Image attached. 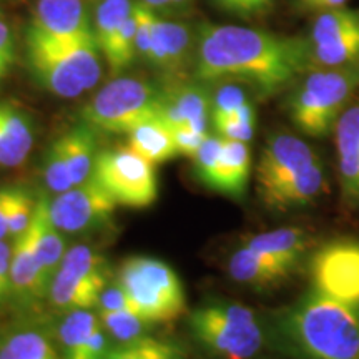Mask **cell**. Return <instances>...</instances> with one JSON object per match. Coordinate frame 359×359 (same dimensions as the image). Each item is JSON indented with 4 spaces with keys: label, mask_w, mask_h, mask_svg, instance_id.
Listing matches in <instances>:
<instances>
[{
    "label": "cell",
    "mask_w": 359,
    "mask_h": 359,
    "mask_svg": "<svg viewBox=\"0 0 359 359\" xmlns=\"http://www.w3.org/2000/svg\"><path fill=\"white\" fill-rule=\"evenodd\" d=\"M313 67L308 40L238 25H203L196 77L203 82L238 80L273 95Z\"/></svg>",
    "instance_id": "1"
},
{
    "label": "cell",
    "mask_w": 359,
    "mask_h": 359,
    "mask_svg": "<svg viewBox=\"0 0 359 359\" xmlns=\"http://www.w3.org/2000/svg\"><path fill=\"white\" fill-rule=\"evenodd\" d=\"M298 359H359V308L309 291L278 323Z\"/></svg>",
    "instance_id": "2"
},
{
    "label": "cell",
    "mask_w": 359,
    "mask_h": 359,
    "mask_svg": "<svg viewBox=\"0 0 359 359\" xmlns=\"http://www.w3.org/2000/svg\"><path fill=\"white\" fill-rule=\"evenodd\" d=\"M358 87L359 64L308 74L290 98V115L294 127L311 138H325L334 132Z\"/></svg>",
    "instance_id": "3"
},
{
    "label": "cell",
    "mask_w": 359,
    "mask_h": 359,
    "mask_svg": "<svg viewBox=\"0 0 359 359\" xmlns=\"http://www.w3.org/2000/svg\"><path fill=\"white\" fill-rule=\"evenodd\" d=\"M188 325L201 346L218 359H253L264 343L257 314L240 303H206L190 314Z\"/></svg>",
    "instance_id": "4"
},
{
    "label": "cell",
    "mask_w": 359,
    "mask_h": 359,
    "mask_svg": "<svg viewBox=\"0 0 359 359\" xmlns=\"http://www.w3.org/2000/svg\"><path fill=\"white\" fill-rule=\"evenodd\" d=\"M118 283L151 325L178 320L187 309V296L175 269L161 259L133 257L118 269Z\"/></svg>",
    "instance_id": "5"
},
{
    "label": "cell",
    "mask_w": 359,
    "mask_h": 359,
    "mask_svg": "<svg viewBox=\"0 0 359 359\" xmlns=\"http://www.w3.org/2000/svg\"><path fill=\"white\" fill-rule=\"evenodd\" d=\"M163 93L138 79H116L105 85L82 110L83 123L107 133H130L158 118Z\"/></svg>",
    "instance_id": "6"
},
{
    "label": "cell",
    "mask_w": 359,
    "mask_h": 359,
    "mask_svg": "<svg viewBox=\"0 0 359 359\" xmlns=\"http://www.w3.org/2000/svg\"><path fill=\"white\" fill-rule=\"evenodd\" d=\"M92 177L110 193L116 205L143 210L158 200L155 165L128 148L98 151Z\"/></svg>",
    "instance_id": "7"
},
{
    "label": "cell",
    "mask_w": 359,
    "mask_h": 359,
    "mask_svg": "<svg viewBox=\"0 0 359 359\" xmlns=\"http://www.w3.org/2000/svg\"><path fill=\"white\" fill-rule=\"evenodd\" d=\"M109 286L107 259L90 246L70 248L62 258L50 286V299L57 308L77 311L98 306Z\"/></svg>",
    "instance_id": "8"
},
{
    "label": "cell",
    "mask_w": 359,
    "mask_h": 359,
    "mask_svg": "<svg viewBox=\"0 0 359 359\" xmlns=\"http://www.w3.org/2000/svg\"><path fill=\"white\" fill-rule=\"evenodd\" d=\"M313 291L359 308V241L333 240L321 245L309 259Z\"/></svg>",
    "instance_id": "9"
},
{
    "label": "cell",
    "mask_w": 359,
    "mask_h": 359,
    "mask_svg": "<svg viewBox=\"0 0 359 359\" xmlns=\"http://www.w3.org/2000/svg\"><path fill=\"white\" fill-rule=\"evenodd\" d=\"M313 65L341 69L359 64V12L348 7L323 11L309 32Z\"/></svg>",
    "instance_id": "10"
},
{
    "label": "cell",
    "mask_w": 359,
    "mask_h": 359,
    "mask_svg": "<svg viewBox=\"0 0 359 359\" xmlns=\"http://www.w3.org/2000/svg\"><path fill=\"white\" fill-rule=\"evenodd\" d=\"M116 206L110 193L90 175L80 185L58 193L50 203V217L58 230L83 233L109 224Z\"/></svg>",
    "instance_id": "11"
},
{
    "label": "cell",
    "mask_w": 359,
    "mask_h": 359,
    "mask_svg": "<svg viewBox=\"0 0 359 359\" xmlns=\"http://www.w3.org/2000/svg\"><path fill=\"white\" fill-rule=\"evenodd\" d=\"M27 37L70 45L95 37L82 0H40Z\"/></svg>",
    "instance_id": "12"
},
{
    "label": "cell",
    "mask_w": 359,
    "mask_h": 359,
    "mask_svg": "<svg viewBox=\"0 0 359 359\" xmlns=\"http://www.w3.org/2000/svg\"><path fill=\"white\" fill-rule=\"evenodd\" d=\"M316 160L318 155L302 138L290 133L273 135L258 161V195L288 182Z\"/></svg>",
    "instance_id": "13"
},
{
    "label": "cell",
    "mask_w": 359,
    "mask_h": 359,
    "mask_svg": "<svg viewBox=\"0 0 359 359\" xmlns=\"http://www.w3.org/2000/svg\"><path fill=\"white\" fill-rule=\"evenodd\" d=\"M27 53L34 75L53 95L75 98L85 90L77 70L60 47L27 37Z\"/></svg>",
    "instance_id": "14"
},
{
    "label": "cell",
    "mask_w": 359,
    "mask_h": 359,
    "mask_svg": "<svg viewBox=\"0 0 359 359\" xmlns=\"http://www.w3.org/2000/svg\"><path fill=\"white\" fill-rule=\"evenodd\" d=\"M338 175L343 198L359 205V102L348 105L334 127Z\"/></svg>",
    "instance_id": "15"
},
{
    "label": "cell",
    "mask_w": 359,
    "mask_h": 359,
    "mask_svg": "<svg viewBox=\"0 0 359 359\" xmlns=\"http://www.w3.org/2000/svg\"><path fill=\"white\" fill-rule=\"evenodd\" d=\"M326 190V173L321 160H316L293 177L271 190L259 195L263 205L276 212L302 208L318 200Z\"/></svg>",
    "instance_id": "16"
},
{
    "label": "cell",
    "mask_w": 359,
    "mask_h": 359,
    "mask_svg": "<svg viewBox=\"0 0 359 359\" xmlns=\"http://www.w3.org/2000/svg\"><path fill=\"white\" fill-rule=\"evenodd\" d=\"M294 269L243 245L231 255L228 273L233 280L253 290L275 288L293 275Z\"/></svg>",
    "instance_id": "17"
},
{
    "label": "cell",
    "mask_w": 359,
    "mask_h": 359,
    "mask_svg": "<svg viewBox=\"0 0 359 359\" xmlns=\"http://www.w3.org/2000/svg\"><path fill=\"white\" fill-rule=\"evenodd\" d=\"M251 172V151L246 142L223 138V148L217 172L208 190L218 191L230 198H243Z\"/></svg>",
    "instance_id": "18"
},
{
    "label": "cell",
    "mask_w": 359,
    "mask_h": 359,
    "mask_svg": "<svg viewBox=\"0 0 359 359\" xmlns=\"http://www.w3.org/2000/svg\"><path fill=\"white\" fill-rule=\"evenodd\" d=\"M27 233L32 241V248L40 266L43 268L45 275L50 280L52 275L55 276L62 258H64V240L58 235L55 223L52 222L50 203H48L47 196H40L35 203Z\"/></svg>",
    "instance_id": "19"
},
{
    "label": "cell",
    "mask_w": 359,
    "mask_h": 359,
    "mask_svg": "<svg viewBox=\"0 0 359 359\" xmlns=\"http://www.w3.org/2000/svg\"><path fill=\"white\" fill-rule=\"evenodd\" d=\"M245 245L258 253L276 259L285 266L298 269L299 263L311 248V238L303 228L285 226L251 236Z\"/></svg>",
    "instance_id": "20"
},
{
    "label": "cell",
    "mask_w": 359,
    "mask_h": 359,
    "mask_svg": "<svg viewBox=\"0 0 359 359\" xmlns=\"http://www.w3.org/2000/svg\"><path fill=\"white\" fill-rule=\"evenodd\" d=\"M34 145L29 118L11 103L0 102V167H19Z\"/></svg>",
    "instance_id": "21"
},
{
    "label": "cell",
    "mask_w": 359,
    "mask_h": 359,
    "mask_svg": "<svg viewBox=\"0 0 359 359\" xmlns=\"http://www.w3.org/2000/svg\"><path fill=\"white\" fill-rule=\"evenodd\" d=\"M12 290L20 298L39 299L47 291L48 276L45 275L43 268L40 266L32 241L27 230L15 236V243L12 246Z\"/></svg>",
    "instance_id": "22"
},
{
    "label": "cell",
    "mask_w": 359,
    "mask_h": 359,
    "mask_svg": "<svg viewBox=\"0 0 359 359\" xmlns=\"http://www.w3.org/2000/svg\"><path fill=\"white\" fill-rule=\"evenodd\" d=\"M190 35L185 25L165 22L155 17L151 29V47L148 60L158 69L175 74L185 64Z\"/></svg>",
    "instance_id": "23"
},
{
    "label": "cell",
    "mask_w": 359,
    "mask_h": 359,
    "mask_svg": "<svg viewBox=\"0 0 359 359\" xmlns=\"http://www.w3.org/2000/svg\"><path fill=\"white\" fill-rule=\"evenodd\" d=\"M128 150L154 165L165 163L178 155L173 130L160 118L148 120L128 133Z\"/></svg>",
    "instance_id": "24"
},
{
    "label": "cell",
    "mask_w": 359,
    "mask_h": 359,
    "mask_svg": "<svg viewBox=\"0 0 359 359\" xmlns=\"http://www.w3.org/2000/svg\"><path fill=\"white\" fill-rule=\"evenodd\" d=\"M62 145H64L67 160H69L70 177L75 185H80L92 175L93 163L97 156V138L95 130L90 128L88 125H79L70 132L60 137Z\"/></svg>",
    "instance_id": "25"
},
{
    "label": "cell",
    "mask_w": 359,
    "mask_h": 359,
    "mask_svg": "<svg viewBox=\"0 0 359 359\" xmlns=\"http://www.w3.org/2000/svg\"><path fill=\"white\" fill-rule=\"evenodd\" d=\"M137 29H138V4H133L128 19L123 22L111 42L103 48V55L110 67L111 75L127 69L137 57Z\"/></svg>",
    "instance_id": "26"
},
{
    "label": "cell",
    "mask_w": 359,
    "mask_h": 359,
    "mask_svg": "<svg viewBox=\"0 0 359 359\" xmlns=\"http://www.w3.org/2000/svg\"><path fill=\"white\" fill-rule=\"evenodd\" d=\"M168 97L182 111L187 127L206 135L208 114L212 110V100H210L206 90L198 85H185V87H180L175 92L168 93Z\"/></svg>",
    "instance_id": "27"
},
{
    "label": "cell",
    "mask_w": 359,
    "mask_h": 359,
    "mask_svg": "<svg viewBox=\"0 0 359 359\" xmlns=\"http://www.w3.org/2000/svg\"><path fill=\"white\" fill-rule=\"evenodd\" d=\"M102 325L100 318L90 313L88 309H77V311H70L65 321L62 323L60 336L62 343V359H75L80 349L88 339V336Z\"/></svg>",
    "instance_id": "28"
},
{
    "label": "cell",
    "mask_w": 359,
    "mask_h": 359,
    "mask_svg": "<svg viewBox=\"0 0 359 359\" xmlns=\"http://www.w3.org/2000/svg\"><path fill=\"white\" fill-rule=\"evenodd\" d=\"M0 359H60L52 343L39 331H19L4 341Z\"/></svg>",
    "instance_id": "29"
},
{
    "label": "cell",
    "mask_w": 359,
    "mask_h": 359,
    "mask_svg": "<svg viewBox=\"0 0 359 359\" xmlns=\"http://www.w3.org/2000/svg\"><path fill=\"white\" fill-rule=\"evenodd\" d=\"M103 359H183V351L178 344L170 341L142 336L110 349Z\"/></svg>",
    "instance_id": "30"
},
{
    "label": "cell",
    "mask_w": 359,
    "mask_h": 359,
    "mask_svg": "<svg viewBox=\"0 0 359 359\" xmlns=\"http://www.w3.org/2000/svg\"><path fill=\"white\" fill-rule=\"evenodd\" d=\"M133 4L130 0H103L97 11L95 39L100 50L107 47L118 32L123 22L128 19Z\"/></svg>",
    "instance_id": "31"
},
{
    "label": "cell",
    "mask_w": 359,
    "mask_h": 359,
    "mask_svg": "<svg viewBox=\"0 0 359 359\" xmlns=\"http://www.w3.org/2000/svg\"><path fill=\"white\" fill-rule=\"evenodd\" d=\"M98 318H100L105 331H109L111 338L120 341V343H128V341L142 338L148 326H151V323H148L145 318L128 311L100 309Z\"/></svg>",
    "instance_id": "32"
},
{
    "label": "cell",
    "mask_w": 359,
    "mask_h": 359,
    "mask_svg": "<svg viewBox=\"0 0 359 359\" xmlns=\"http://www.w3.org/2000/svg\"><path fill=\"white\" fill-rule=\"evenodd\" d=\"M215 128L219 137L228 138V140H238L248 143L255 135V125H257V114H255L253 105L246 102L231 115L224 118L215 120Z\"/></svg>",
    "instance_id": "33"
},
{
    "label": "cell",
    "mask_w": 359,
    "mask_h": 359,
    "mask_svg": "<svg viewBox=\"0 0 359 359\" xmlns=\"http://www.w3.org/2000/svg\"><path fill=\"white\" fill-rule=\"evenodd\" d=\"M43 178L47 187L57 193H64L74 187V182H72L70 177L69 160H67L60 138L53 142L50 150H48L43 165Z\"/></svg>",
    "instance_id": "34"
},
{
    "label": "cell",
    "mask_w": 359,
    "mask_h": 359,
    "mask_svg": "<svg viewBox=\"0 0 359 359\" xmlns=\"http://www.w3.org/2000/svg\"><path fill=\"white\" fill-rule=\"evenodd\" d=\"M223 148V137H206L205 142L201 143L198 154L193 156L195 161V175L201 185L210 188L212 185L213 175L217 172L219 155Z\"/></svg>",
    "instance_id": "35"
},
{
    "label": "cell",
    "mask_w": 359,
    "mask_h": 359,
    "mask_svg": "<svg viewBox=\"0 0 359 359\" xmlns=\"http://www.w3.org/2000/svg\"><path fill=\"white\" fill-rule=\"evenodd\" d=\"M35 203H37V200L34 198L32 193L27 190V188L20 187L19 195L13 201L11 218H8V235L19 236L20 233H24L29 228Z\"/></svg>",
    "instance_id": "36"
},
{
    "label": "cell",
    "mask_w": 359,
    "mask_h": 359,
    "mask_svg": "<svg viewBox=\"0 0 359 359\" xmlns=\"http://www.w3.org/2000/svg\"><path fill=\"white\" fill-rule=\"evenodd\" d=\"M246 100L245 92L238 85H223L218 90L215 100L212 103V118L215 120L224 118V116L231 115L233 111H236L240 107H243Z\"/></svg>",
    "instance_id": "37"
},
{
    "label": "cell",
    "mask_w": 359,
    "mask_h": 359,
    "mask_svg": "<svg viewBox=\"0 0 359 359\" xmlns=\"http://www.w3.org/2000/svg\"><path fill=\"white\" fill-rule=\"evenodd\" d=\"M97 308L111 309V311H128V313H135L138 314V316H142L140 309H138L133 299L130 298V294L118 285V283H115V285L111 286H107V288L103 290V293L100 294V299H98Z\"/></svg>",
    "instance_id": "38"
},
{
    "label": "cell",
    "mask_w": 359,
    "mask_h": 359,
    "mask_svg": "<svg viewBox=\"0 0 359 359\" xmlns=\"http://www.w3.org/2000/svg\"><path fill=\"white\" fill-rule=\"evenodd\" d=\"M206 137H208V133H198L190 127H187V125L173 128V140L178 155H185L188 158H193V156L198 154L201 143L205 142Z\"/></svg>",
    "instance_id": "39"
},
{
    "label": "cell",
    "mask_w": 359,
    "mask_h": 359,
    "mask_svg": "<svg viewBox=\"0 0 359 359\" xmlns=\"http://www.w3.org/2000/svg\"><path fill=\"white\" fill-rule=\"evenodd\" d=\"M19 190L20 187L0 188V240L8 235V218H11L13 201L19 195Z\"/></svg>",
    "instance_id": "40"
},
{
    "label": "cell",
    "mask_w": 359,
    "mask_h": 359,
    "mask_svg": "<svg viewBox=\"0 0 359 359\" xmlns=\"http://www.w3.org/2000/svg\"><path fill=\"white\" fill-rule=\"evenodd\" d=\"M15 50H13V39L11 29L6 22L0 20V80L7 74L8 67L12 65Z\"/></svg>",
    "instance_id": "41"
},
{
    "label": "cell",
    "mask_w": 359,
    "mask_h": 359,
    "mask_svg": "<svg viewBox=\"0 0 359 359\" xmlns=\"http://www.w3.org/2000/svg\"><path fill=\"white\" fill-rule=\"evenodd\" d=\"M11 264H12V248L6 241L0 240V299L8 293L12 288V276H11Z\"/></svg>",
    "instance_id": "42"
},
{
    "label": "cell",
    "mask_w": 359,
    "mask_h": 359,
    "mask_svg": "<svg viewBox=\"0 0 359 359\" xmlns=\"http://www.w3.org/2000/svg\"><path fill=\"white\" fill-rule=\"evenodd\" d=\"M217 2L224 11L240 13V15H246V13L250 15V7L246 4V0H217Z\"/></svg>",
    "instance_id": "43"
},
{
    "label": "cell",
    "mask_w": 359,
    "mask_h": 359,
    "mask_svg": "<svg viewBox=\"0 0 359 359\" xmlns=\"http://www.w3.org/2000/svg\"><path fill=\"white\" fill-rule=\"evenodd\" d=\"M304 6L311 8H320V11H330V8H338L346 6L348 0H302Z\"/></svg>",
    "instance_id": "44"
},
{
    "label": "cell",
    "mask_w": 359,
    "mask_h": 359,
    "mask_svg": "<svg viewBox=\"0 0 359 359\" xmlns=\"http://www.w3.org/2000/svg\"><path fill=\"white\" fill-rule=\"evenodd\" d=\"M273 0H251V7H253V13L264 12L271 7Z\"/></svg>",
    "instance_id": "45"
},
{
    "label": "cell",
    "mask_w": 359,
    "mask_h": 359,
    "mask_svg": "<svg viewBox=\"0 0 359 359\" xmlns=\"http://www.w3.org/2000/svg\"><path fill=\"white\" fill-rule=\"evenodd\" d=\"M148 7H167L172 6V0H143Z\"/></svg>",
    "instance_id": "46"
},
{
    "label": "cell",
    "mask_w": 359,
    "mask_h": 359,
    "mask_svg": "<svg viewBox=\"0 0 359 359\" xmlns=\"http://www.w3.org/2000/svg\"><path fill=\"white\" fill-rule=\"evenodd\" d=\"M183 2H185V0H172L173 6H180V4H183Z\"/></svg>",
    "instance_id": "47"
}]
</instances>
